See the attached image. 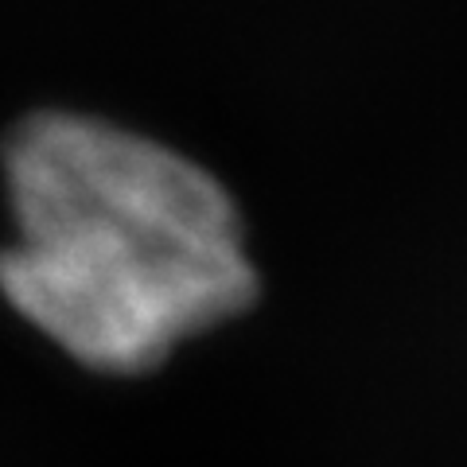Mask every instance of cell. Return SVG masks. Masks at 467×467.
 Listing matches in <instances>:
<instances>
[{"label":"cell","mask_w":467,"mask_h":467,"mask_svg":"<svg viewBox=\"0 0 467 467\" xmlns=\"http://www.w3.org/2000/svg\"><path fill=\"white\" fill-rule=\"evenodd\" d=\"M5 175L0 292L82 367L144 374L257 296L234 199L168 144L55 109L12 129Z\"/></svg>","instance_id":"6da1fadb"}]
</instances>
